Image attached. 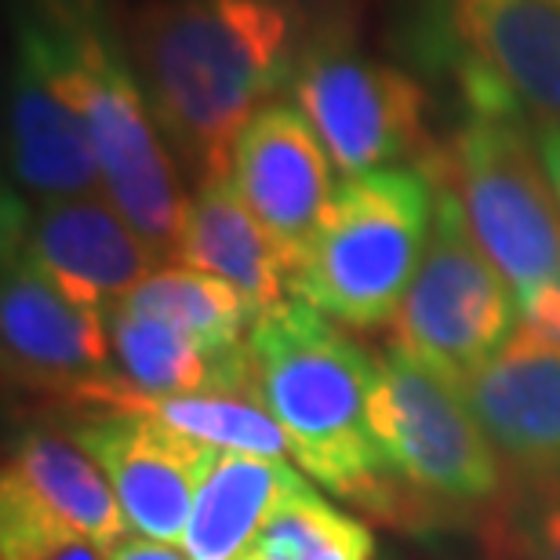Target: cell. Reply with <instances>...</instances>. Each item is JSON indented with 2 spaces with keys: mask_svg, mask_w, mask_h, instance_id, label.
<instances>
[{
  "mask_svg": "<svg viewBox=\"0 0 560 560\" xmlns=\"http://www.w3.org/2000/svg\"><path fill=\"white\" fill-rule=\"evenodd\" d=\"M172 266H189L226 280L248 299L255 317L291 299L284 255L255 219V211L244 205L230 175H215L194 186Z\"/></svg>",
  "mask_w": 560,
  "mask_h": 560,
  "instance_id": "2e32d148",
  "label": "cell"
},
{
  "mask_svg": "<svg viewBox=\"0 0 560 560\" xmlns=\"http://www.w3.org/2000/svg\"><path fill=\"white\" fill-rule=\"evenodd\" d=\"M230 178L284 255L291 277L335 194L331 156L295 103L255 109L233 142Z\"/></svg>",
  "mask_w": 560,
  "mask_h": 560,
  "instance_id": "7c38bea8",
  "label": "cell"
},
{
  "mask_svg": "<svg viewBox=\"0 0 560 560\" xmlns=\"http://www.w3.org/2000/svg\"><path fill=\"white\" fill-rule=\"evenodd\" d=\"M252 550L259 560H372L375 542L368 524L306 485L280 502Z\"/></svg>",
  "mask_w": 560,
  "mask_h": 560,
  "instance_id": "44dd1931",
  "label": "cell"
},
{
  "mask_svg": "<svg viewBox=\"0 0 560 560\" xmlns=\"http://www.w3.org/2000/svg\"><path fill=\"white\" fill-rule=\"evenodd\" d=\"M447 153L469 226L506 277L517 313L560 342V208L539 136L524 120L463 117Z\"/></svg>",
  "mask_w": 560,
  "mask_h": 560,
  "instance_id": "5b68a950",
  "label": "cell"
},
{
  "mask_svg": "<svg viewBox=\"0 0 560 560\" xmlns=\"http://www.w3.org/2000/svg\"><path fill=\"white\" fill-rule=\"evenodd\" d=\"M255 394L288 452L331 495L394 528H425L419 502L400 485L372 433L368 400L375 357L299 299L255 317L248 331Z\"/></svg>",
  "mask_w": 560,
  "mask_h": 560,
  "instance_id": "7a4b0ae2",
  "label": "cell"
},
{
  "mask_svg": "<svg viewBox=\"0 0 560 560\" xmlns=\"http://www.w3.org/2000/svg\"><path fill=\"white\" fill-rule=\"evenodd\" d=\"M4 244L73 302L114 310L156 270V255L109 197L33 200L4 194Z\"/></svg>",
  "mask_w": 560,
  "mask_h": 560,
  "instance_id": "30bf717a",
  "label": "cell"
},
{
  "mask_svg": "<svg viewBox=\"0 0 560 560\" xmlns=\"http://www.w3.org/2000/svg\"><path fill=\"white\" fill-rule=\"evenodd\" d=\"M444 164L441 150L425 164L346 175L288 277V295L350 331L394 320L430 244Z\"/></svg>",
  "mask_w": 560,
  "mask_h": 560,
  "instance_id": "3957f363",
  "label": "cell"
},
{
  "mask_svg": "<svg viewBox=\"0 0 560 560\" xmlns=\"http://www.w3.org/2000/svg\"><path fill=\"white\" fill-rule=\"evenodd\" d=\"M109 560H189V557L178 553L172 542H153L142 539V535H131V539L117 542L109 550Z\"/></svg>",
  "mask_w": 560,
  "mask_h": 560,
  "instance_id": "cb8c5ba5",
  "label": "cell"
},
{
  "mask_svg": "<svg viewBox=\"0 0 560 560\" xmlns=\"http://www.w3.org/2000/svg\"><path fill=\"white\" fill-rule=\"evenodd\" d=\"M405 37L463 117L560 125V0H408Z\"/></svg>",
  "mask_w": 560,
  "mask_h": 560,
  "instance_id": "277c9868",
  "label": "cell"
},
{
  "mask_svg": "<svg viewBox=\"0 0 560 560\" xmlns=\"http://www.w3.org/2000/svg\"><path fill=\"white\" fill-rule=\"evenodd\" d=\"M310 30L306 0H150L136 11L131 66L194 186L230 175L241 128L291 88Z\"/></svg>",
  "mask_w": 560,
  "mask_h": 560,
  "instance_id": "6da1fadb",
  "label": "cell"
},
{
  "mask_svg": "<svg viewBox=\"0 0 560 560\" xmlns=\"http://www.w3.org/2000/svg\"><path fill=\"white\" fill-rule=\"evenodd\" d=\"M11 44L15 48L4 95L11 183L33 200L95 197L103 172L81 114L51 77L40 51L22 37H11Z\"/></svg>",
  "mask_w": 560,
  "mask_h": 560,
  "instance_id": "5bb4252c",
  "label": "cell"
},
{
  "mask_svg": "<svg viewBox=\"0 0 560 560\" xmlns=\"http://www.w3.org/2000/svg\"><path fill=\"white\" fill-rule=\"evenodd\" d=\"M535 136H539L542 164H546V175H550V186H553V197L560 208V125H546L535 131Z\"/></svg>",
  "mask_w": 560,
  "mask_h": 560,
  "instance_id": "d4e9b609",
  "label": "cell"
},
{
  "mask_svg": "<svg viewBox=\"0 0 560 560\" xmlns=\"http://www.w3.org/2000/svg\"><path fill=\"white\" fill-rule=\"evenodd\" d=\"M0 560H106L103 546L70 524L0 495Z\"/></svg>",
  "mask_w": 560,
  "mask_h": 560,
  "instance_id": "603a6c76",
  "label": "cell"
},
{
  "mask_svg": "<svg viewBox=\"0 0 560 560\" xmlns=\"http://www.w3.org/2000/svg\"><path fill=\"white\" fill-rule=\"evenodd\" d=\"M59 422L114 485L131 528L142 539L183 546L189 510L219 455L215 447L114 408L59 411Z\"/></svg>",
  "mask_w": 560,
  "mask_h": 560,
  "instance_id": "8fae6325",
  "label": "cell"
},
{
  "mask_svg": "<svg viewBox=\"0 0 560 560\" xmlns=\"http://www.w3.org/2000/svg\"><path fill=\"white\" fill-rule=\"evenodd\" d=\"M463 394L510 480L560 477V342L521 320Z\"/></svg>",
  "mask_w": 560,
  "mask_h": 560,
  "instance_id": "4fadbf2b",
  "label": "cell"
},
{
  "mask_svg": "<svg viewBox=\"0 0 560 560\" xmlns=\"http://www.w3.org/2000/svg\"><path fill=\"white\" fill-rule=\"evenodd\" d=\"M125 306L175 324L211 350H244L255 324V310L237 288L189 266L153 270L125 299Z\"/></svg>",
  "mask_w": 560,
  "mask_h": 560,
  "instance_id": "ffe728a7",
  "label": "cell"
},
{
  "mask_svg": "<svg viewBox=\"0 0 560 560\" xmlns=\"http://www.w3.org/2000/svg\"><path fill=\"white\" fill-rule=\"evenodd\" d=\"M0 339H4L8 383L51 400L59 411L117 375L106 313L73 302L26 255L8 244L4 288H0Z\"/></svg>",
  "mask_w": 560,
  "mask_h": 560,
  "instance_id": "9c48e42d",
  "label": "cell"
},
{
  "mask_svg": "<svg viewBox=\"0 0 560 560\" xmlns=\"http://www.w3.org/2000/svg\"><path fill=\"white\" fill-rule=\"evenodd\" d=\"M513 328L517 299L469 226L447 153L430 244L394 317V342L444 383L466 389L506 346Z\"/></svg>",
  "mask_w": 560,
  "mask_h": 560,
  "instance_id": "52a82bcc",
  "label": "cell"
},
{
  "mask_svg": "<svg viewBox=\"0 0 560 560\" xmlns=\"http://www.w3.org/2000/svg\"><path fill=\"white\" fill-rule=\"evenodd\" d=\"M117 372L142 394L156 397H252L255 375L244 350H211L150 313L117 302L106 310Z\"/></svg>",
  "mask_w": 560,
  "mask_h": 560,
  "instance_id": "e0dca14e",
  "label": "cell"
},
{
  "mask_svg": "<svg viewBox=\"0 0 560 560\" xmlns=\"http://www.w3.org/2000/svg\"><path fill=\"white\" fill-rule=\"evenodd\" d=\"M368 419L386 463L419 502L425 528L480 524L506 495V469L466 394L389 342L375 353Z\"/></svg>",
  "mask_w": 560,
  "mask_h": 560,
  "instance_id": "8992f818",
  "label": "cell"
},
{
  "mask_svg": "<svg viewBox=\"0 0 560 560\" xmlns=\"http://www.w3.org/2000/svg\"><path fill=\"white\" fill-rule=\"evenodd\" d=\"M288 92L342 178L441 153L425 125L422 84L397 62L361 51L335 19L313 22Z\"/></svg>",
  "mask_w": 560,
  "mask_h": 560,
  "instance_id": "ba28073f",
  "label": "cell"
},
{
  "mask_svg": "<svg viewBox=\"0 0 560 560\" xmlns=\"http://www.w3.org/2000/svg\"><path fill=\"white\" fill-rule=\"evenodd\" d=\"M491 553L524 560H560V477L510 480L506 495L477 524Z\"/></svg>",
  "mask_w": 560,
  "mask_h": 560,
  "instance_id": "7402d4cb",
  "label": "cell"
},
{
  "mask_svg": "<svg viewBox=\"0 0 560 560\" xmlns=\"http://www.w3.org/2000/svg\"><path fill=\"white\" fill-rule=\"evenodd\" d=\"M237 560H259V557H255V550H248V553H241Z\"/></svg>",
  "mask_w": 560,
  "mask_h": 560,
  "instance_id": "484cf974",
  "label": "cell"
},
{
  "mask_svg": "<svg viewBox=\"0 0 560 560\" xmlns=\"http://www.w3.org/2000/svg\"><path fill=\"white\" fill-rule=\"evenodd\" d=\"M114 408L131 411V416L153 419L167 430L194 436V441L215 447V452L259 455V458H284L288 436L280 433L262 400L252 397H156L142 394L125 375H114L106 383L92 386L77 405L62 408Z\"/></svg>",
  "mask_w": 560,
  "mask_h": 560,
  "instance_id": "d6986e66",
  "label": "cell"
},
{
  "mask_svg": "<svg viewBox=\"0 0 560 560\" xmlns=\"http://www.w3.org/2000/svg\"><path fill=\"white\" fill-rule=\"evenodd\" d=\"M0 495H15L26 506L70 524L103 550L128 539V517L114 485L70 433L51 430L48 422L26 425L11 441Z\"/></svg>",
  "mask_w": 560,
  "mask_h": 560,
  "instance_id": "9a60e30c",
  "label": "cell"
},
{
  "mask_svg": "<svg viewBox=\"0 0 560 560\" xmlns=\"http://www.w3.org/2000/svg\"><path fill=\"white\" fill-rule=\"evenodd\" d=\"M299 488H306V480L284 458L219 452L189 510L183 553L189 560H237Z\"/></svg>",
  "mask_w": 560,
  "mask_h": 560,
  "instance_id": "ac0fdd59",
  "label": "cell"
}]
</instances>
